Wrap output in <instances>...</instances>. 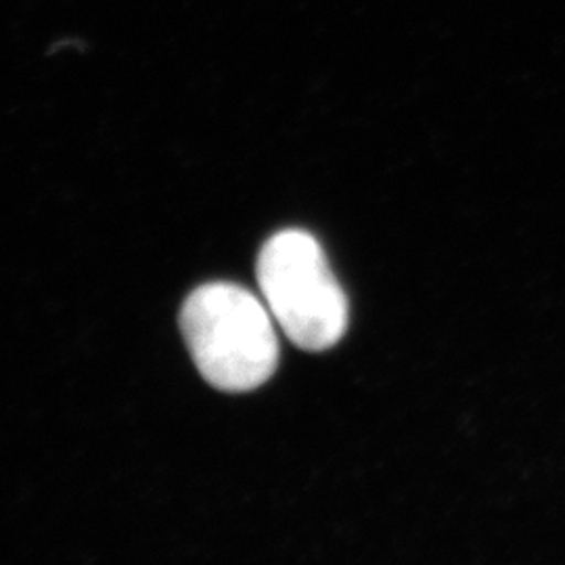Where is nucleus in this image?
I'll return each mask as SVG.
<instances>
[{"instance_id": "2", "label": "nucleus", "mask_w": 565, "mask_h": 565, "mask_svg": "<svg viewBox=\"0 0 565 565\" xmlns=\"http://www.w3.org/2000/svg\"><path fill=\"white\" fill-rule=\"evenodd\" d=\"M258 285L275 323L298 348L323 352L345 335L348 298L310 233L289 228L264 243Z\"/></svg>"}, {"instance_id": "1", "label": "nucleus", "mask_w": 565, "mask_h": 565, "mask_svg": "<svg viewBox=\"0 0 565 565\" xmlns=\"http://www.w3.org/2000/svg\"><path fill=\"white\" fill-rule=\"evenodd\" d=\"M181 329L203 380L223 392H252L279 364L275 319L264 300L233 282L195 289L181 310Z\"/></svg>"}]
</instances>
